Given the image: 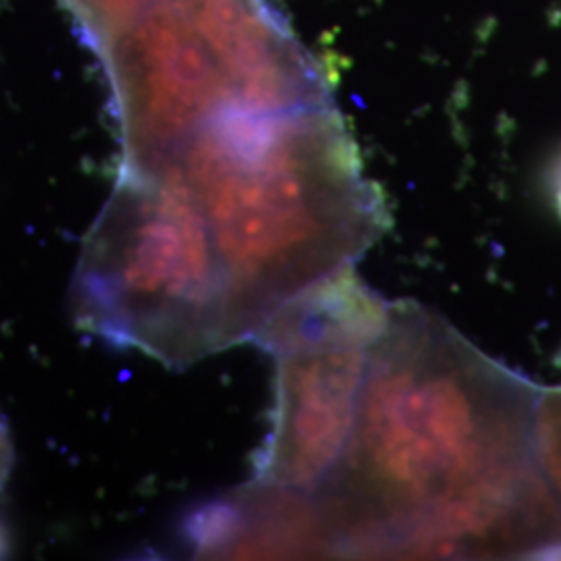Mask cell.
<instances>
[{"mask_svg":"<svg viewBox=\"0 0 561 561\" xmlns=\"http://www.w3.org/2000/svg\"><path fill=\"white\" fill-rule=\"evenodd\" d=\"M518 377L416 304L391 306L347 447L317 493L347 558L558 553Z\"/></svg>","mask_w":561,"mask_h":561,"instance_id":"6da1fadb","label":"cell"},{"mask_svg":"<svg viewBox=\"0 0 561 561\" xmlns=\"http://www.w3.org/2000/svg\"><path fill=\"white\" fill-rule=\"evenodd\" d=\"M11 463H13V443H11L7 424L0 421V489L11 472Z\"/></svg>","mask_w":561,"mask_h":561,"instance_id":"8992f818","label":"cell"},{"mask_svg":"<svg viewBox=\"0 0 561 561\" xmlns=\"http://www.w3.org/2000/svg\"><path fill=\"white\" fill-rule=\"evenodd\" d=\"M71 301L85 333L171 368L238 345L210 231L162 175L125 171L83 240Z\"/></svg>","mask_w":561,"mask_h":561,"instance_id":"3957f363","label":"cell"},{"mask_svg":"<svg viewBox=\"0 0 561 561\" xmlns=\"http://www.w3.org/2000/svg\"><path fill=\"white\" fill-rule=\"evenodd\" d=\"M183 541L204 558L337 556L317 495L259 481L198 507Z\"/></svg>","mask_w":561,"mask_h":561,"instance_id":"5b68a950","label":"cell"},{"mask_svg":"<svg viewBox=\"0 0 561 561\" xmlns=\"http://www.w3.org/2000/svg\"><path fill=\"white\" fill-rule=\"evenodd\" d=\"M140 173L175 181L198 208L227 275L238 343L354 266L387 225L381 192L329 101L225 113Z\"/></svg>","mask_w":561,"mask_h":561,"instance_id":"7a4b0ae2","label":"cell"},{"mask_svg":"<svg viewBox=\"0 0 561 561\" xmlns=\"http://www.w3.org/2000/svg\"><path fill=\"white\" fill-rule=\"evenodd\" d=\"M364 331H280L259 343L277 358L273 426L254 481L317 495L341 460L375 343Z\"/></svg>","mask_w":561,"mask_h":561,"instance_id":"277c9868","label":"cell"}]
</instances>
